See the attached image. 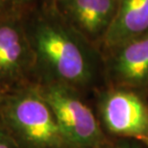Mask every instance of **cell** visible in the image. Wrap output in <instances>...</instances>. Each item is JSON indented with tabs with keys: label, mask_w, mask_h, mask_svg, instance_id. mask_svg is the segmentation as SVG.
I'll return each instance as SVG.
<instances>
[{
	"label": "cell",
	"mask_w": 148,
	"mask_h": 148,
	"mask_svg": "<svg viewBox=\"0 0 148 148\" xmlns=\"http://www.w3.org/2000/svg\"><path fill=\"white\" fill-rule=\"evenodd\" d=\"M34 55V83H56L82 91L92 87L100 59L90 40L57 9L38 7L23 16Z\"/></svg>",
	"instance_id": "1"
},
{
	"label": "cell",
	"mask_w": 148,
	"mask_h": 148,
	"mask_svg": "<svg viewBox=\"0 0 148 148\" xmlns=\"http://www.w3.org/2000/svg\"><path fill=\"white\" fill-rule=\"evenodd\" d=\"M0 123L19 148H71L34 82L2 94Z\"/></svg>",
	"instance_id": "2"
},
{
	"label": "cell",
	"mask_w": 148,
	"mask_h": 148,
	"mask_svg": "<svg viewBox=\"0 0 148 148\" xmlns=\"http://www.w3.org/2000/svg\"><path fill=\"white\" fill-rule=\"evenodd\" d=\"M37 84L40 95L50 106L71 148H99L104 136L93 112L81 96V91L56 83Z\"/></svg>",
	"instance_id": "3"
},
{
	"label": "cell",
	"mask_w": 148,
	"mask_h": 148,
	"mask_svg": "<svg viewBox=\"0 0 148 148\" xmlns=\"http://www.w3.org/2000/svg\"><path fill=\"white\" fill-rule=\"evenodd\" d=\"M34 82V55L23 17L0 16V94Z\"/></svg>",
	"instance_id": "4"
},
{
	"label": "cell",
	"mask_w": 148,
	"mask_h": 148,
	"mask_svg": "<svg viewBox=\"0 0 148 148\" xmlns=\"http://www.w3.org/2000/svg\"><path fill=\"white\" fill-rule=\"evenodd\" d=\"M98 109L111 134L148 146V107L134 90L115 88L105 91L99 96Z\"/></svg>",
	"instance_id": "5"
},
{
	"label": "cell",
	"mask_w": 148,
	"mask_h": 148,
	"mask_svg": "<svg viewBox=\"0 0 148 148\" xmlns=\"http://www.w3.org/2000/svg\"><path fill=\"white\" fill-rule=\"evenodd\" d=\"M118 0H59L56 9L80 33L94 42L103 40L114 18Z\"/></svg>",
	"instance_id": "6"
},
{
	"label": "cell",
	"mask_w": 148,
	"mask_h": 148,
	"mask_svg": "<svg viewBox=\"0 0 148 148\" xmlns=\"http://www.w3.org/2000/svg\"><path fill=\"white\" fill-rule=\"evenodd\" d=\"M108 72L119 88H148V34L112 50Z\"/></svg>",
	"instance_id": "7"
},
{
	"label": "cell",
	"mask_w": 148,
	"mask_h": 148,
	"mask_svg": "<svg viewBox=\"0 0 148 148\" xmlns=\"http://www.w3.org/2000/svg\"><path fill=\"white\" fill-rule=\"evenodd\" d=\"M148 34V0H118L114 18L103 38L106 48L114 50Z\"/></svg>",
	"instance_id": "8"
},
{
	"label": "cell",
	"mask_w": 148,
	"mask_h": 148,
	"mask_svg": "<svg viewBox=\"0 0 148 148\" xmlns=\"http://www.w3.org/2000/svg\"><path fill=\"white\" fill-rule=\"evenodd\" d=\"M37 0H0V16L23 17L36 9Z\"/></svg>",
	"instance_id": "9"
},
{
	"label": "cell",
	"mask_w": 148,
	"mask_h": 148,
	"mask_svg": "<svg viewBox=\"0 0 148 148\" xmlns=\"http://www.w3.org/2000/svg\"><path fill=\"white\" fill-rule=\"evenodd\" d=\"M0 148H19L0 123Z\"/></svg>",
	"instance_id": "10"
},
{
	"label": "cell",
	"mask_w": 148,
	"mask_h": 148,
	"mask_svg": "<svg viewBox=\"0 0 148 148\" xmlns=\"http://www.w3.org/2000/svg\"><path fill=\"white\" fill-rule=\"evenodd\" d=\"M99 148H148V146L145 143H140L138 140H125V141H120V143H114L110 146H101Z\"/></svg>",
	"instance_id": "11"
},
{
	"label": "cell",
	"mask_w": 148,
	"mask_h": 148,
	"mask_svg": "<svg viewBox=\"0 0 148 148\" xmlns=\"http://www.w3.org/2000/svg\"><path fill=\"white\" fill-rule=\"evenodd\" d=\"M41 7L46 9H56L59 0H40Z\"/></svg>",
	"instance_id": "12"
},
{
	"label": "cell",
	"mask_w": 148,
	"mask_h": 148,
	"mask_svg": "<svg viewBox=\"0 0 148 148\" xmlns=\"http://www.w3.org/2000/svg\"><path fill=\"white\" fill-rule=\"evenodd\" d=\"M0 97H1V94H0Z\"/></svg>",
	"instance_id": "13"
}]
</instances>
